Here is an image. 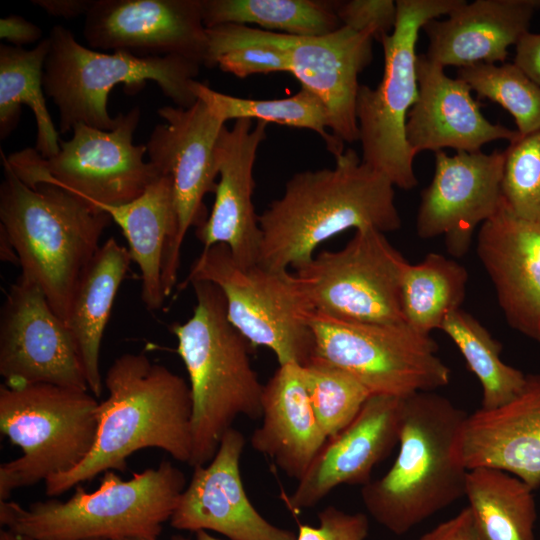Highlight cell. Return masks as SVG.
<instances>
[{
	"mask_svg": "<svg viewBox=\"0 0 540 540\" xmlns=\"http://www.w3.org/2000/svg\"><path fill=\"white\" fill-rule=\"evenodd\" d=\"M335 161L334 168L295 173L281 197L258 216L260 265L275 271L297 269L323 242L348 229H400L394 185L353 149Z\"/></svg>",
	"mask_w": 540,
	"mask_h": 540,
	"instance_id": "6da1fadb",
	"label": "cell"
},
{
	"mask_svg": "<svg viewBox=\"0 0 540 540\" xmlns=\"http://www.w3.org/2000/svg\"><path fill=\"white\" fill-rule=\"evenodd\" d=\"M108 391L99 403L98 431L90 454L69 472L45 481L47 496H58L107 471H125L136 451L158 448L189 463L192 399L189 384L144 353L117 357L106 372Z\"/></svg>",
	"mask_w": 540,
	"mask_h": 540,
	"instance_id": "7a4b0ae2",
	"label": "cell"
},
{
	"mask_svg": "<svg viewBox=\"0 0 540 540\" xmlns=\"http://www.w3.org/2000/svg\"><path fill=\"white\" fill-rule=\"evenodd\" d=\"M0 229L15 249L21 275L35 283L65 322L81 277L112 221L64 187L25 184L1 151Z\"/></svg>",
	"mask_w": 540,
	"mask_h": 540,
	"instance_id": "3957f363",
	"label": "cell"
},
{
	"mask_svg": "<svg viewBox=\"0 0 540 540\" xmlns=\"http://www.w3.org/2000/svg\"><path fill=\"white\" fill-rule=\"evenodd\" d=\"M196 305L184 323L171 324L189 377L192 453L188 465H206L240 416L262 417L264 384L250 360L252 346L227 318L220 288L193 281Z\"/></svg>",
	"mask_w": 540,
	"mask_h": 540,
	"instance_id": "277c9868",
	"label": "cell"
},
{
	"mask_svg": "<svg viewBox=\"0 0 540 540\" xmlns=\"http://www.w3.org/2000/svg\"><path fill=\"white\" fill-rule=\"evenodd\" d=\"M466 416L435 391L403 398L397 457L382 477L361 488L376 522L401 536L465 496L468 470L456 445Z\"/></svg>",
	"mask_w": 540,
	"mask_h": 540,
	"instance_id": "5b68a950",
	"label": "cell"
},
{
	"mask_svg": "<svg viewBox=\"0 0 540 540\" xmlns=\"http://www.w3.org/2000/svg\"><path fill=\"white\" fill-rule=\"evenodd\" d=\"M76 487L66 501H37L28 508L0 501V523L33 540L157 538L177 506L186 478L166 460L128 480L107 471L93 492Z\"/></svg>",
	"mask_w": 540,
	"mask_h": 540,
	"instance_id": "8992f818",
	"label": "cell"
},
{
	"mask_svg": "<svg viewBox=\"0 0 540 540\" xmlns=\"http://www.w3.org/2000/svg\"><path fill=\"white\" fill-rule=\"evenodd\" d=\"M48 38L43 87L57 107L60 133L72 131L77 124L113 130L119 115L111 117L107 103L112 88L119 84L135 92L147 80L154 81L179 107H190L197 100L190 89L199 74L196 62L179 56L139 57L94 50L80 44L63 25L53 26Z\"/></svg>",
	"mask_w": 540,
	"mask_h": 540,
	"instance_id": "52a82bcc",
	"label": "cell"
},
{
	"mask_svg": "<svg viewBox=\"0 0 540 540\" xmlns=\"http://www.w3.org/2000/svg\"><path fill=\"white\" fill-rule=\"evenodd\" d=\"M99 403L90 391L2 384L0 430L22 455L0 465V501L82 463L96 441Z\"/></svg>",
	"mask_w": 540,
	"mask_h": 540,
	"instance_id": "ba28073f",
	"label": "cell"
},
{
	"mask_svg": "<svg viewBox=\"0 0 540 540\" xmlns=\"http://www.w3.org/2000/svg\"><path fill=\"white\" fill-rule=\"evenodd\" d=\"M463 0H397L394 30L379 41L384 72L376 88L360 85L356 118L362 161L384 175L394 187L410 190L418 181L416 156L406 138V121L418 98L416 43L430 20L448 15Z\"/></svg>",
	"mask_w": 540,
	"mask_h": 540,
	"instance_id": "9c48e42d",
	"label": "cell"
},
{
	"mask_svg": "<svg viewBox=\"0 0 540 540\" xmlns=\"http://www.w3.org/2000/svg\"><path fill=\"white\" fill-rule=\"evenodd\" d=\"M209 281L222 291L227 318L250 343L271 350L279 365L303 366L313 356L314 311L296 274L259 263L239 264L226 245L203 249L183 285Z\"/></svg>",
	"mask_w": 540,
	"mask_h": 540,
	"instance_id": "30bf717a",
	"label": "cell"
},
{
	"mask_svg": "<svg viewBox=\"0 0 540 540\" xmlns=\"http://www.w3.org/2000/svg\"><path fill=\"white\" fill-rule=\"evenodd\" d=\"M140 117L139 107H134L119 114L113 130L77 124L72 137L60 140L59 152L50 158H43L29 147L6 159L18 178L30 187L57 184L94 206L126 204L161 176L144 160L145 144L133 143Z\"/></svg>",
	"mask_w": 540,
	"mask_h": 540,
	"instance_id": "8fae6325",
	"label": "cell"
},
{
	"mask_svg": "<svg viewBox=\"0 0 540 540\" xmlns=\"http://www.w3.org/2000/svg\"><path fill=\"white\" fill-rule=\"evenodd\" d=\"M314 356L358 379L372 395L405 398L448 385L449 367L430 335L406 323H361L313 311Z\"/></svg>",
	"mask_w": 540,
	"mask_h": 540,
	"instance_id": "7c38bea8",
	"label": "cell"
},
{
	"mask_svg": "<svg viewBox=\"0 0 540 540\" xmlns=\"http://www.w3.org/2000/svg\"><path fill=\"white\" fill-rule=\"evenodd\" d=\"M408 261L374 228L355 230L340 250H323L296 269L312 307L352 322L405 323L401 282Z\"/></svg>",
	"mask_w": 540,
	"mask_h": 540,
	"instance_id": "4fadbf2b",
	"label": "cell"
},
{
	"mask_svg": "<svg viewBox=\"0 0 540 540\" xmlns=\"http://www.w3.org/2000/svg\"><path fill=\"white\" fill-rule=\"evenodd\" d=\"M157 113L164 122L154 126L145 146L158 174L172 181L177 225L162 267L163 292L168 297L176 285L185 236L208 217L203 200L217 185L216 145L225 122L199 99L190 107L163 106Z\"/></svg>",
	"mask_w": 540,
	"mask_h": 540,
	"instance_id": "5bb4252c",
	"label": "cell"
},
{
	"mask_svg": "<svg viewBox=\"0 0 540 540\" xmlns=\"http://www.w3.org/2000/svg\"><path fill=\"white\" fill-rule=\"evenodd\" d=\"M0 375L14 387L45 383L89 391L76 342L42 290L21 274L0 311Z\"/></svg>",
	"mask_w": 540,
	"mask_h": 540,
	"instance_id": "9a60e30c",
	"label": "cell"
},
{
	"mask_svg": "<svg viewBox=\"0 0 540 540\" xmlns=\"http://www.w3.org/2000/svg\"><path fill=\"white\" fill-rule=\"evenodd\" d=\"M504 151L489 154L435 152V172L421 192L416 232L422 239L443 236L447 251L465 255L476 228L503 204Z\"/></svg>",
	"mask_w": 540,
	"mask_h": 540,
	"instance_id": "2e32d148",
	"label": "cell"
},
{
	"mask_svg": "<svg viewBox=\"0 0 540 540\" xmlns=\"http://www.w3.org/2000/svg\"><path fill=\"white\" fill-rule=\"evenodd\" d=\"M83 36L94 50L179 56L200 65L208 50L201 0H94Z\"/></svg>",
	"mask_w": 540,
	"mask_h": 540,
	"instance_id": "e0dca14e",
	"label": "cell"
},
{
	"mask_svg": "<svg viewBox=\"0 0 540 540\" xmlns=\"http://www.w3.org/2000/svg\"><path fill=\"white\" fill-rule=\"evenodd\" d=\"M245 444L244 435L232 427L212 460L194 467L169 520L173 528L214 531L230 540H296L297 533L270 523L248 498L240 472Z\"/></svg>",
	"mask_w": 540,
	"mask_h": 540,
	"instance_id": "ac0fdd59",
	"label": "cell"
},
{
	"mask_svg": "<svg viewBox=\"0 0 540 540\" xmlns=\"http://www.w3.org/2000/svg\"><path fill=\"white\" fill-rule=\"evenodd\" d=\"M403 398L371 395L353 421L329 438L295 490L283 497L300 511L316 506L343 484L365 485L374 467L398 444Z\"/></svg>",
	"mask_w": 540,
	"mask_h": 540,
	"instance_id": "d6986e66",
	"label": "cell"
},
{
	"mask_svg": "<svg viewBox=\"0 0 540 540\" xmlns=\"http://www.w3.org/2000/svg\"><path fill=\"white\" fill-rule=\"evenodd\" d=\"M267 124L237 119L231 129L222 128L216 145L220 178L215 200L206 221L195 232L203 249L226 245L241 265L259 261L262 233L253 204V170Z\"/></svg>",
	"mask_w": 540,
	"mask_h": 540,
	"instance_id": "ffe728a7",
	"label": "cell"
},
{
	"mask_svg": "<svg viewBox=\"0 0 540 540\" xmlns=\"http://www.w3.org/2000/svg\"><path fill=\"white\" fill-rule=\"evenodd\" d=\"M416 71L419 93L405 127L415 155L444 148L477 152L489 142L505 139L511 143L520 136L517 130L490 122L472 97L469 85L447 76L444 67L425 54L417 56Z\"/></svg>",
	"mask_w": 540,
	"mask_h": 540,
	"instance_id": "44dd1931",
	"label": "cell"
},
{
	"mask_svg": "<svg viewBox=\"0 0 540 540\" xmlns=\"http://www.w3.org/2000/svg\"><path fill=\"white\" fill-rule=\"evenodd\" d=\"M477 255L508 324L540 342V224L504 204L479 228Z\"/></svg>",
	"mask_w": 540,
	"mask_h": 540,
	"instance_id": "7402d4cb",
	"label": "cell"
},
{
	"mask_svg": "<svg viewBox=\"0 0 540 540\" xmlns=\"http://www.w3.org/2000/svg\"><path fill=\"white\" fill-rule=\"evenodd\" d=\"M373 39L344 25L321 36L287 37L289 73L323 102L329 130L343 143L359 140L358 75L372 60Z\"/></svg>",
	"mask_w": 540,
	"mask_h": 540,
	"instance_id": "603a6c76",
	"label": "cell"
},
{
	"mask_svg": "<svg viewBox=\"0 0 540 540\" xmlns=\"http://www.w3.org/2000/svg\"><path fill=\"white\" fill-rule=\"evenodd\" d=\"M467 469L492 467L540 487V375H527L522 391L495 409L467 415L457 439Z\"/></svg>",
	"mask_w": 540,
	"mask_h": 540,
	"instance_id": "cb8c5ba5",
	"label": "cell"
},
{
	"mask_svg": "<svg viewBox=\"0 0 540 540\" xmlns=\"http://www.w3.org/2000/svg\"><path fill=\"white\" fill-rule=\"evenodd\" d=\"M539 7L540 0H463L447 19L423 26L429 41L425 55L444 68L504 62L508 48L529 32Z\"/></svg>",
	"mask_w": 540,
	"mask_h": 540,
	"instance_id": "d4e9b609",
	"label": "cell"
},
{
	"mask_svg": "<svg viewBox=\"0 0 540 540\" xmlns=\"http://www.w3.org/2000/svg\"><path fill=\"white\" fill-rule=\"evenodd\" d=\"M261 418L262 424L251 434V447L298 481L328 440L312 408L300 364L279 365L264 384Z\"/></svg>",
	"mask_w": 540,
	"mask_h": 540,
	"instance_id": "484cf974",
	"label": "cell"
},
{
	"mask_svg": "<svg viewBox=\"0 0 540 540\" xmlns=\"http://www.w3.org/2000/svg\"><path fill=\"white\" fill-rule=\"evenodd\" d=\"M122 230L131 260L141 277V299L151 311L162 307L164 253L176 232V211L170 176L161 175L136 199L122 205H95Z\"/></svg>",
	"mask_w": 540,
	"mask_h": 540,
	"instance_id": "4316f807",
	"label": "cell"
},
{
	"mask_svg": "<svg viewBox=\"0 0 540 540\" xmlns=\"http://www.w3.org/2000/svg\"><path fill=\"white\" fill-rule=\"evenodd\" d=\"M129 250L115 238L106 240L88 265L75 291L66 324L76 342L89 391H103L100 348L118 289L131 263Z\"/></svg>",
	"mask_w": 540,
	"mask_h": 540,
	"instance_id": "83f0119b",
	"label": "cell"
},
{
	"mask_svg": "<svg viewBox=\"0 0 540 540\" xmlns=\"http://www.w3.org/2000/svg\"><path fill=\"white\" fill-rule=\"evenodd\" d=\"M49 48L48 36L32 49L0 45V138L6 139L16 128L25 104L34 114V148L43 158L56 155L61 140L44 96L43 71Z\"/></svg>",
	"mask_w": 540,
	"mask_h": 540,
	"instance_id": "f1b7e54d",
	"label": "cell"
},
{
	"mask_svg": "<svg viewBox=\"0 0 540 540\" xmlns=\"http://www.w3.org/2000/svg\"><path fill=\"white\" fill-rule=\"evenodd\" d=\"M465 496L486 540H536L533 490L520 478L492 467L468 470Z\"/></svg>",
	"mask_w": 540,
	"mask_h": 540,
	"instance_id": "f546056e",
	"label": "cell"
},
{
	"mask_svg": "<svg viewBox=\"0 0 540 540\" xmlns=\"http://www.w3.org/2000/svg\"><path fill=\"white\" fill-rule=\"evenodd\" d=\"M206 28L254 24L288 35L321 36L342 26L335 1L324 0H201Z\"/></svg>",
	"mask_w": 540,
	"mask_h": 540,
	"instance_id": "4dcf8cb0",
	"label": "cell"
},
{
	"mask_svg": "<svg viewBox=\"0 0 540 540\" xmlns=\"http://www.w3.org/2000/svg\"><path fill=\"white\" fill-rule=\"evenodd\" d=\"M467 281L464 266L438 253L408 263L401 282L404 322L424 335L440 330L447 315L461 308Z\"/></svg>",
	"mask_w": 540,
	"mask_h": 540,
	"instance_id": "1f68e13d",
	"label": "cell"
},
{
	"mask_svg": "<svg viewBox=\"0 0 540 540\" xmlns=\"http://www.w3.org/2000/svg\"><path fill=\"white\" fill-rule=\"evenodd\" d=\"M190 89L196 99L225 123L234 119H257L266 123L309 129L320 135L326 149L337 158L344 152V143L328 132V113L323 102L301 87L293 96L281 99H246L218 92L197 80Z\"/></svg>",
	"mask_w": 540,
	"mask_h": 540,
	"instance_id": "d6a6232c",
	"label": "cell"
},
{
	"mask_svg": "<svg viewBox=\"0 0 540 540\" xmlns=\"http://www.w3.org/2000/svg\"><path fill=\"white\" fill-rule=\"evenodd\" d=\"M440 330L457 346L469 370L479 380L482 409L503 406L522 391L527 375L501 360V344L471 314L462 308L451 312Z\"/></svg>",
	"mask_w": 540,
	"mask_h": 540,
	"instance_id": "836d02e7",
	"label": "cell"
},
{
	"mask_svg": "<svg viewBox=\"0 0 540 540\" xmlns=\"http://www.w3.org/2000/svg\"><path fill=\"white\" fill-rule=\"evenodd\" d=\"M457 77L479 98L489 99L507 110L521 136L540 130V86L514 63H477L459 68Z\"/></svg>",
	"mask_w": 540,
	"mask_h": 540,
	"instance_id": "e575fe53",
	"label": "cell"
},
{
	"mask_svg": "<svg viewBox=\"0 0 540 540\" xmlns=\"http://www.w3.org/2000/svg\"><path fill=\"white\" fill-rule=\"evenodd\" d=\"M317 420L331 438L348 426L372 395L353 375L320 358L302 366Z\"/></svg>",
	"mask_w": 540,
	"mask_h": 540,
	"instance_id": "d590c367",
	"label": "cell"
},
{
	"mask_svg": "<svg viewBox=\"0 0 540 540\" xmlns=\"http://www.w3.org/2000/svg\"><path fill=\"white\" fill-rule=\"evenodd\" d=\"M504 153L505 206L519 218L540 224V130L520 135Z\"/></svg>",
	"mask_w": 540,
	"mask_h": 540,
	"instance_id": "8d00e7d4",
	"label": "cell"
},
{
	"mask_svg": "<svg viewBox=\"0 0 540 540\" xmlns=\"http://www.w3.org/2000/svg\"><path fill=\"white\" fill-rule=\"evenodd\" d=\"M335 11L342 25L369 33L378 41L394 30L397 19L393 0L335 1Z\"/></svg>",
	"mask_w": 540,
	"mask_h": 540,
	"instance_id": "74e56055",
	"label": "cell"
},
{
	"mask_svg": "<svg viewBox=\"0 0 540 540\" xmlns=\"http://www.w3.org/2000/svg\"><path fill=\"white\" fill-rule=\"evenodd\" d=\"M319 524H300L296 540H365L369 520L364 513H346L327 506L318 513Z\"/></svg>",
	"mask_w": 540,
	"mask_h": 540,
	"instance_id": "f35d334b",
	"label": "cell"
},
{
	"mask_svg": "<svg viewBox=\"0 0 540 540\" xmlns=\"http://www.w3.org/2000/svg\"><path fill=\"white\" fill-rule=\"evenodd\" d=\"M418 540H486L470 508H463L452 518L424 533Z\"/></svg>",
	"mask_w": 540,
	"mask_h": 540,
	"instance_id": "ab89813d",
	"label": "cell"
},
{
	"mask_svg": "<svg viewBox=\"0 0 540 540\" xmlns=\"http://www.w3.org/2000/svg\"><path fill=\"white\" fill-rule=\"evenodd\" d=\"M41 36V28L20 15L11 14L0 19V38L12 46L22 47L34 43Z\"/></svg>",
	"mask_w": 540,
	"mask_h": 540,
	"instance_id": "60d3db41",
	"label": "cell"
},
{
	"mask_svg": "<svg viewBox=\"0 0 540 540\" xmlns=\"http://www.w3.org/2000/svg\"><path fill=\"white\" fill-rule=\"evenodd\" d=\"M514 64L540 86V33L523 35L516 44Z\"/></svg>",
	"mask_w": 540,
	"mask_h": 540,
	"instance_id": "b9f144b4",
	"label": "cell"
},
{
	"mask_svg": "<svg viewBox=\"0 0 540 540\" xmlns=\"http://www.w3.org/2000/svg\"><path fill=\"white\" fill-rule=\"evenodd\" d=\"M94 0H33L32 3L43 9L49 15L72 19L85 15L93 5Z\"/></svg>",
	"mask_w": 540,
	"mask_h": 540,
	"instance_id": "7bdbcfd3",
	"label": "cell"
},
{
	"mask_svg": "<svg viewBox=\"0 0 540 540\" xmlns=\"http://www.w3.org/2000/svg\"><path fill=\"white\" fill-rule=\"evenodd\" d=\"M0 256L3 262H10L19 265V259L15 249L9 241L6 233L0 229Z\"/></svg>",
	"mask_w": 540,
	"mask_h": 540,
	"instance_id": "ee69618b",
	"label": "cell"
},
{
	"mask_svg": "<svg viewBox=\"0 0 540 540\" xmlns=\"http://www.w3.org/2000/svg\"><path fill=\"white\" fill-rule=\"evenodd\" d=\"M0 540H33L24 535L12 532L8 529H1L0 531Z\"/></svg>",
	"mask_w": 540,
	"mask_h": 540,
	"instance_id": "f6af8a7d",
	"label": "cell"
},
{
	"mask_svg": "<svg viewBox=\"0 0 540 540\" xmlns=\"http://www.w3.org/2000/svg\"><path fill=\"white\" fill-rule=\"evenodd\" d=\"M97 540H157V538H148V537H126V538H118V539H97ZM171 540H188L184 537L177 536L172 538Z\"/></svg>",
	"mask_w": 540,
	"mask_h": 540,
	"instance_id": "bcb514c9",
	"label": "cell"
},
{
	"mask_svg": "<svg viewBox=\"0 0 540 540\" xmlns=\"http://www.w3.org/2000/svg\"><path fill=\"white\" fill-rule=\"evenodd\" d=\"M196 540H222V539L212 536L207 531H198L196 532Z\"/></svg>",
	"mask_w": 540,
	"mask_h": 540,
	"instance_id": "7dc6e473",
	"label": "cell"
}]
</instances>
